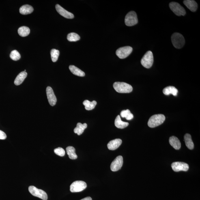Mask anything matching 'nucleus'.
<instances>
[{
    "instance_id": "1",
    "label": "nucleus",
    "mask_w": 200,
    "mask_h": 200,
    "mask_svg": "<svg viewBox=\"0 0 200 200\" xmlns=\"http://www.w3.org/2000/svg\"><path fill=\"white\" fill-rule=\"evenodd\" d=\"M113 87L117 92L120 93H129L133 90L132 86L125 82H115Z\"/></svg>"
},
{
    "instance_id": "2",
    "label": "nucleus",
    "mask_w": 200,
    "mask_h": 200,
    "mask_svg": "<svg viewBox=\"0 0 200 200\" xmlns=\"http://www.w3.org/2000/svg\"><path fill=\"white\" fill-rule=\"evenodd\" d=\"M165 119V117L164 115H155L149 118L147 125L150 128H154L162 124Z\"/></svg>"
},
{
    "instance_id": "3",
    "label": "nucleus",
    "mask_w": 200,
    "mask_h": 200,
    "mask_svg": "<svg viewBox=\"0 0 200 200\" xmlns=\"http://www.w3.org/2000/svg\"><path fill=\"white\" fill-rule=\"evenodd\" d=\"M171 40L173 46L177 49L182 48L185 43L184 37L178 33H175L172 35Z\"/></svg>"
},
{
    "instance_id": "4",
    "label": "nucleus",
    "mask_w": 200,
    "mask_h": 200,
    "mask_svg": "<svg viewBox=\"0 0 200 200\" xmlns=\"http://www.w3.org/2000/svg\"><path fill=\"white\" fill-rule=\"evenodd\" d=\"M154 63V56L152 52L151 51H147L141 60V64L146 68H150L152 66Z\"/></svg>"
},
{
    "instance_id": "5",
    "label": "nucleus",
    "mask_w": 200,
    "mask_h": 200,
    "mask_svg": "<svg viewBox=\"0 0 200 200\" xmlns=\"http://www.w3.org/2000/svg\"><path fill=\"white\" fill-rule=\"evenodd\" d=\"M125 22L126 25L128 27H132L137 24L138 19L136 13L133 11L129 12L125 16Z\"/></svg>"
},
{
    "instance_id": "6",
    "label": "nucleus",
    "mask_w": 200,
    "mask_h": 200,
    "mask_svg": "<svg viewBox=\"0 0 200 200\" xmlns=\"http://www.w3.org/2000/svg\"><path fill=\"white\" fill-rule=\"evenodd\" d=\"M29 191L34 197L39 198L43 200L48 199V195L46 192L42 190L38 189L36 187L30 186L29 187Z\"/></svg>"
},
{
    "instance_id": "7",
    "label": "nucleus",
    "mask_w": 200,
    "mask_h": 200,
    "mask_svg": "<svg viewBox=\"0 0 200 200\" xmlns=\"http://www.w3.org/2000/svg\"><path fill=\"white\" fill-rule=\"evenodd\" d=\"M169 6L172 11L177 16H184L186 14L185 9L178 3L172 2Z\"/></svg>"
},
{
    "instance_id": "8",
    "label": "nucleus",
    "mask_w": 200,
    "mask_h": 200,
    "mask_svg": "<svg viewBox=\"0 0 200 200\" xmlns=\"http://www.w3.org/2000/svg\"><path fill=\"white\" fill-rule=\"evenodd\" d=\"M87 187V184L83 181H75L70 185V191L72 192H78L83 191Z\"/></svg>"
},
{
    "instance_id": "9",
    "label": "nucleus",
    "mask_w": 200,
    "mask_h": 200,
    "mask_svg": "<svg viewBox=\"0 0 200 200\" xmlns=\"http://www.w3.org/2000/svg\"><path fill=\"white\" fill-rule=\"evenodd\" d=\"M133 49L131 47L126 46L117 49L116 52V55L119 58L123 59L128 57L132 51Z\"/></svg>"
},
{
    "instance_id": "10",
    "label": "nucleus",
    "mask_w": 200,
    "mask_h": 200,
    "mask_svg": "<svg viewBox=\"0 0 200 200\" xmlns=\"http://www.w3.org/2000/svg\"><path fill=\"white\" fill-rule=\"evenodd\" d=\"M172 169L176 172L181 171H187L189 169V166L187 164L182 162H174L171 164Z\"/></svg>"
},
{
    "instance_id": "11",
    "label": "nucleus",
    "mask_w": 200,
    "mask_h": 200,
    "mask_svg": "<svg viewBox=\"0 0 200 200\" xmlns=\"http://www.w3.org/2000/svg\"><path fill=\"white\" fill-rule=\"evenodd\" d=\"M123 164V158L122 156H119L112 162L111 169L112 171L116 172L121 169Z\"/></svg>"
},
{
    "instance_id": "12",
    "label": "nucleus",
    "mask_w": 200,
    "mask_h": 200,
    "mask_svg": "<svg viewBox=\"0 0 200 200\" xmlns=\"http://www.w3.org/2000/svg\"><path fill=\"white\" fill-rule=\"evenodd\" d=\"M46 92L48 102L50 105L52 106H55L57 102V99L53 89L51 87H48L46 88Z\"/></svg>"
},
{
    "instance_id": "13",
    "label": "nucleus",
    "mask_w": 200,
    "mask_h": 200,
    "mask_svg": "<svg viewBox=\"0 0 200 200\" xmlns=\"http://www.w3.org/2000/svg\"><path fill=\"white\" fill-rule=\"evenodd\" d=\"M56 9L60 15L65 18L72 19L74 18V15L72 13L69 12L58 4L56 5Z\"/></svg>"
},
{
    "instance_id": "14",
    "label": "nucleus",
    "mask_w": 200,
    "mask_h": 200,
    "mask_svg": "<svg viewBox=\"0 0 200 200\" xmlns=\"http://www.w3.org/2000/svg\"><path fill=\"white\" fill-rule=\"evenodd\" d=\"M122 143V141L120 139H117L112 140L108 144V149L110 150L114 151L117 149L120 146Z\"/></svg>"
},
{
    "instance_id": "15",
    "label": "nucleus",
    "mask_w": 200,
    "mask_h": 200,
    "mask_svg": "<svg viewBox=\"0 0 200 200\" xmlns=\"http://www.w3.org/2000/svg\"><path fill=\"white\" fill-rule=\"evenodd\" d=\"M183 3L192 12H195L198 8V4L197 2L193 0H185Z\"/></svg>"
},
{
    "instance_id": "16",
    "label": "nucleus",
    "mask_w": 200,
    "mask_h": 200,
    "mask_svg": "<svg viewBox=\"0 0 200 200\" xmlns=\"http://www.w3.org/2000/svg\"><path fill=\"white\" fill-rule=\"evenodd\" d=\"M169 142L170 145L176 150H179L181 148V142L178 138L175 136H172L170 137Z\"/></svg>"
},
{
    "instance_id": "17",
    "label": "nucleus",
    "mask_w": 200,
    "mask_h": 200,
    "mask_svg": "<svg viewBox=\"0 0 200 200\" xmlns=\"http://www.w3.org/2000/svg\"><path fill=\"white\" fill-rule=\"evenodd\" d=\"M163 92L165 95L172 94L173 96H177L178 93V90L176 88L173 86H169L164 88L163 91Z\"/></svg>"
},
{
    "instance_id": "18",
    "label": "nucleus",
    "mask_w": 200,
    "mask_h": 200,
    "mask_svg": "<svg viewBox=\"0 0 200 200\" xmlns=\"http://www.w3.org/2000/svg\"><path fill=\"white\" fill-rule=\"evenodd\" d=\"M33 11V7L31 6L28 5L22 6L19 9L20 14L24 15L30 14Z\"/></svg>"
},
{
    "instance_id": "19",
    "label": "nucleus",
    "mask_w": 200,
    "mask_h": 200,
    "mask_svg": "<svg viewBox=\"0 0 200 200\" xmlns=\"http://www.w3.org/2000/svg\"><path fill=\"white\" fill-rule=\"evenodd\" d=\"M27 73L25 71L22 72L18 74L14 81V83L16 85H19L22 83L27 77Z\"/></svg>"
},
{
    "instance_id": "20",
    "label": "nucleus",
    "mask_w": 200,
    "mask_h": 200,
    "mask_svg": "<svg viewBox=\"0 0 200 200\" xmlns=\"http://www.w3.org/2000/svg\"><path fill=\"white\" fill-rule=\"evenodd\" d=\"M115 126L119 129H124L129 125L128 122H124L121 120L120 116L118 115L115 121Z\"/></svg>"
},
{
    "instance_id": "21",
    "label": "nucleus",
    "mask_w": 200,
    "mask_h": 200,
    "mask_svg": "<svg viewBox=\"0 0 200 200\" xmlns=\"http://www.w3.org/2000/svg\"><path fill=\"white\" fill-rule=\"evenodd\" d=\"M69 69H70L71 72L74 75L80 76V77H83L85 76V73L83 71L80 70L79 68L74 65H70L69 66Z\"/></svg>"
},
{
    "instance_id": "22",
    "label": "nucleus",
    "mask_w": 200,
    "mask_h": 200,
    "mask_svg": "<svg viewBox=\"0 0 200 200\" xmlns=\"http://www.w3.org/2000/svg\"><path fill=\"white\" fill-rule=\"evenodd\" d=\"M184 140L186 146L189 149L192 150L194 148V143L192 141L191 136L190 134H185Z\"/></svg>"
},
{
    "instance_id": "23",
    "label": "nucleus",
    "mask_w": 200,
    "mask_h": 200,
    "mask_svg": "<svg viewBox=\"0 0 200 200\" xmlns=\"http://www.w3.org/2000/svg\"><path fill=\"white\" fill-rule=\"evenodd\" d=\"M87 123H84L82 124L81 123H78L77 124V126L74 129V133L77 134L78 135H81L83 134L84 130L87 128Z\"/></svg>"
},
{
    "instance_id": "24",
    "label": "nucleus",
    "mask_w": 200,
    "mask_h": 200,
    "mask_svg": "<svg viewBox=\"0 0 200 200\" xmlns=\"http://www.w3.org/2000/svg\"><path fill=\"white\" fill-rule=\"evenodd\" d=\"M66 151L69 158L71 160H76L78 158L77 155L75 152V149L73 147H66Z\"/></svg>"
},
{
    "instance_id": "25",
    "label": "nucleus",
    "mask_w": 200,
    "mask_h": 200,
    "mask_svg": "<svg viewBox=\"0 0 200 200\" xmlns=\"http://www.w3.org/2000/svg\"><path fill=\"white\" fill-rule=\"evenodd\" d=\"M30 32V30L29 28L25 26L20 27L18 30L19 35L22 37H25L28 36Z\"/></svg>"
},
{
    "instance_id": "26",
    "label": "nucleus",
    "mask_w": 200,
    "mask_h": 200,
    "mask_svg": "<svg viewBox=\"0 0 200 200\" xmlns=\"http://www.w3.org/2000/svg\"><path fill=\"white\" fill-rule=\"evenodd\" d=\"M96 104L97 102L95 100L90 102L88 100H85L83 102V104L85 106V109L88 111L94 109Z\"/></svg>"
},
{
    "instance_id": "27",
    "label": "nucleus",
    "mask_w": 200,
    "mask_h": 200,
    "mask_svg": "<svg viewBox=\"0 0 200 200\" xmlns=\"http://www.w3.org/2000/svg\"><path fill=\"white\" fill-rule=\"evenodd\" d=\"M121 117H125L128 120H131L134 118V115L130 113L129 109L123 110L121 113Z\"/></svg>"
},
{
    "instance_id": "28",
    "label": "nucleus",
    "mask_w": 200,
    "mask_h": 200,
    "mask_svg": "<svg viewBox=\"0 0 200 200\" xmlns=\"http://www.w3.org/2000/svg\"><path fill=\"white\" fill-rule=\"evenodd\" d=\"M80 37L77 33H70L67 36V40L70 42H76L80 40Z\"/></svg>"
},
{
    "instance_id": "29",
    "label": "nucleus",
    "mask_w": 200,
    "mask_h": 200,
    "mask_svg": "<svg viewBox=\"0 0 200 200\" xmlns=\"http://www.w3.org/2000/svg\"><path fill=\"white\" fill-rule=\"evenodd\" d=\"M50 55L52 61L54 62H56L58 58L59 55V50L54 49H52L50 51Z\"/></svg>"
},
{
    "instance_id": "30",
    "label": "nucleus",
    "mask_w": 200,
    "mask_h": 200,
    "mask_svg": "<svg viewBox=\"0 0 200 200\" xmlns=\"http://www.w3.org/2000/svg\"><path fill=\"white\" fill-rule=\"evenodd\" d=\"M10 57L11 59L15 61L19 60L20 59V55L17 50H14L11 52L10 55Z\"/></svg>"
},
{
    "instance_id": "31",
    "label": "nucleus",
    "mask_w": 200,
    "mask_h": 200,
    "mask_svg": "<svg viewBox=\"0 0 200 200\" xmlns=\"http://www.w3.org/2000/svg\"><path fill=\"white\" fill-rule=\"evenodd\" d=\"M54 152L57 155L62 157L64 156L65 154L64 149L60 147H58V148L54 149Z\"/></svg>"
},
{
    "instance_id": "32",
    "label": "nucleus",
    "mask_w": 200,
    "mask_h": 200,
    "mask_svg": "<svg viewBox=\"0 0 200 200\" xmlns=\"http://www.w3.org/2000/svg\"><path fill=\"white\" fill-rule=\"evenodd\" d=\"M7 136L5 133L0 130V140H4L6 139Z\"/></svg>"
},
{
    "instance_id": "33",
    "label": "nucleus",
    "mask_w": 200,
    "mask_h": 200,
    "mask_svg": "<svg viewBox=\"0 0 200 200\" xmlns=\"http://www.w3.org/2000/svg\"><path fill=\"white\" fill-rule=\"evenodd\" d=\"M80 200H92V199L90 197H87Z\"/></svg>"
}]
</instances>
